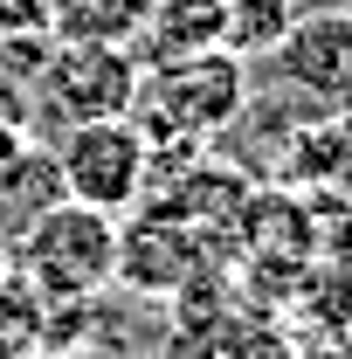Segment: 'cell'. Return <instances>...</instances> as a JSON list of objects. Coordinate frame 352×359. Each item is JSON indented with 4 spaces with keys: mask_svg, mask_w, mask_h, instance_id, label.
Segmentation results:
<instances>
[{
    "mask_svg": "<svg viewBox=\"0 0 352 359\" xmlns=\"http://www.w3.org/2000/svg\"><path fill=\"white\" fill-rule=\"evenodd\" d=\"M242 118H249V62L228 48H187L138 69L132 125L145 132L152 159H194Z\"/></svg>",
    "mask_w": 352,
    "mask_h": 359,
    "instance_id": "1",
    "label": "cell"
},
{
    "mask_svg": "<svg viewBox=\"0 0 352 359\" xmlns=\"http://www.w3.org/2000/svg\"><path fill=\"white\" fill-rule=\"evenodd\" d=\"M14 269L42 304H90L104 283H118V215H97L83 201H55L42 222L14 242Z\"/></svg>",
    "mask_w": 352,
    "mask_h": 359,
    "instance_id": "2",
    "label": "cell"
},
{
    "mask_svg": "<svg viewBox=\"0 0 352 359\" xmlns=\"http://www.w3.org/2000/svg\"><path fill=\"white\" fill-rule=\"evenodd\" d=\"M138 48L125 42H55L42 69L28 76V97L48 125H90V118H125L138 97Z\"/></svg>",
    "mask_w": 352,
    "mask_h": 359,
    "instance_id": "3",
    "label": "cell"
},
{
    "mask_svg": "<svg viewBox=\"0 0 352 359\" xmlns=\"http://www.w3.org/2000/svg\"><path fill=\"white\" fill-rule=\"evenodd\" d=\"M55 166H62V194L83 201L97 215H132L145 201V180H152V145L145 132L125 118H90V125H62V138L48 145Z\"/></svg>",
    "mask_w": 352,
    "mask_h": 359,
    "instance_id": "4",
    "label": "cell"
},
{
    "mask_svg": "<svg viewBox=\"0 0 352 359\" xmlns=\"http://www.w3.org/2000/svg\"><path fill=\"white\" fill-rule=\"evenodd\" d=\"M276 83L297 97V118H352V7H311L269 48Z\"/></svg>",
    "mask_w": 352,
    "mask_h": 359,
    "instance_id": "5",
    "label": "cell"
},
{
    "mask_svg": "<svg viewBox=\"0 0 352 359\" xmlns=\"http://www.w3.org/2000/svg\"><path fill=\"white\" fill-rule=\"evenodd\" d=\"M215 269V242L180 215L159 208H132V222L118 215V283L138 297H180Z\"/></svg>",
    "mask_w": 352,
    "mask_h": 359,
    "instance_id": "6",
    "label": "cell"
},
{
    "mask_svg": "<svg viewBox=\"0 0 352 359\" xmlns=\"http://www.w3.org/2000/svg\"><path fill=\"white\" fill-rule=\"evenodd\" d=\"M55 201H69V194H62V166H55V152H48L42 138H21V145L0 159V242L14 249Z\"/></svg>",
    "mask_w": 352,
    "mask_h": 359,
    "instance_id": "7",
    "label": "cell"
},
{
    "mask_svg": "<svg viewBox=\"0 0 352 359\" xmlns=\"http://www.w3.org/2000/svg\"><path fill=\"white\" fill-rule=\"evenodd\" d=\"M283 187L352 201V118H297L283 145Z\"/></svg>",
    "mask_w": 352,
    "mask_h": 359,
    "instance_id": "8",
    "label": "cell"
},
{
    "mask_svg": "<svg viewBox=\"0 0 352 359\" xmlns=\"http://www.w3.org/2000/svg\"><path fill=\"white\" fill-rule=\"evenodd\" d=\"M138 62L187 55V48H221V0H145V28H138Z\"/></svg>",
    "mask_w": 352,
    "mask_h": 359,
    "instance_id": "9",
    "label": "cell"
},
{
    "mask_svg": "<svg viewBox=\"0 0 352 359\" xmlns=\"http://www.w3.org/2000/svg\"><path fill=\"white\" fill-rule=\"evenodd\" d=\"M297 14V0H221V48L242 62H269V48L290 35Z\"/></svg>",
    "mask_w": 352,
    "mask_h": 359,
    "instance_id": "10",
    "label": "cell"
},
{
    "mask_svg": "<svg viewBox=\"0 0 352 359\" xmlns=\"http://www.w3.org/2000/svg\"><path fill=\"white\" fill-rule=\"evenodd\" d=\"M42 297L28 290V276L21 269H7L0 276V359H28L42 346Z\"/></svg>",
    "mask_w": 352,
    "mask_h": 359,
    "instance_id": "11",
    "label": "cell"
},
{
    "mask_svg": "<svg viewBox=\"0 0 352 359\" xmlns=\"http://www.w3.org/2000/svg\"><path fill=\"white\" fill-rule=\"evenodd\" d=\"M55 0H0V35H48Z\"/></svg>",
    "mask_w": 352,
    "mask_h": 359,
    "instance_id": "12",
    "label": "cell"
},
{
    "mask_svg": "<svg viewBox=\"0 0 352 359\" xmlns=\"http://www.w3.org/2000/svg\"><path fill=\"white\" fill-rule=\"evenodd\" d=\"M325 256L352 269V201H339V222H325Z\"/></svg>",
    "mask_w": 352,
    "mask_h": 359,
    "instance_id": "13",
    "label": "cell"
},
{
    "mask_svg": "<svg viewBox=\"0 0 352 359\" xmlns=\"http://www.w3.org/2000/svg\"><path fill=\"white\" fill-rule=\"evenodd\" d=\"M48 359H111V353H97V346H48Z\"/></svg>",
    "mask_w": 352,
    "mask_h": 359,
    "instance_id": "14",
    "label": "cell"
},
{
    "mask_svg": "<svg viewBox=\"0 0 352 359\" xmlns=\"http://www.w3.org/2000/svg\"><path fill=\"white\" fill-rule=\"evenodd\" d=\"M7 269H14V249H7V242H0V276H7Z\"/></svg>",
    "mask_w": 352,
    "mask_h": 359,
    "instance_id": "15",
    "label": "cell"
},
{
    "mask_svg": "<svg viewBox=\"0 0 352 359\" xmlns=\"http://www.w3.org/2000/svg\"><path fill=\"white\" fill-rule=\"evenodd\" d=\"M332 7H352V0H332Z\"/></svg>",
    "mask_w": 352,
    "mask_h": 359,
    "instance_id": "16",
    "label": "cell"
}]
</instances>
